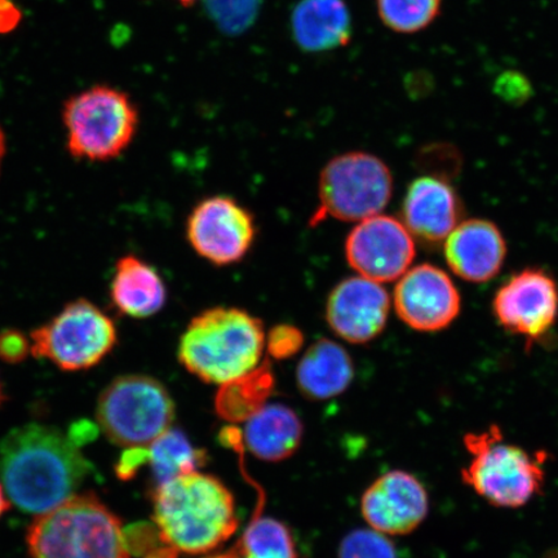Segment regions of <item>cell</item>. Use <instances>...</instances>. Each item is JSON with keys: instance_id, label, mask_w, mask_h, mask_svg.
I'll return each mask as SVG.
<instances>
[{"instance_id": "cell-22", "label": "cell", "mask_w": 558, "mask_h": 558, "mask_svg": "<svg viewBox=\"0 0 558 558\" xmlns=\"http://www.w3.org/2000/svg\"><path fill=\"white\" fill-rule=\"evenodd\" d=\"M276 386L269 361L240 378L221 384L215 399L216 413L229 423H246L268 403Z\"/></svg>"}, {"instance_id": "cell-1", "label": "cell", "mask_w": 558, "mask_h": 558, "mask_svg": "<svg viewBox=\"0 0 558 558\" xmlns=\"http://www.w3.org/2000/svg\"><path fill=\"white\" fill-rule=\"evenodd\" d=\"M93 473L75 438L51 425L25 424L0 441V483L23 512L51 511L74 497Z\"/></svg>"}, {"instance_id": "cell-34", "label": "cell", "mask_w": 558, "mask_h": 558, "mask_svg": "<svg viewBox=\"0 0 558 558\" xmlns=\"http://www.w3.org/2000/svg\"><path fill=\"white\" fill-rule=\"evenodd\" d=\"M179 2L185 7L192 5L193 3L197 2V0H179Z\"/></svg>"}, {"instance_id": "cell-13", "label": "cell", "mask_w": 558, "mask_h": 558, "mask_svg": "<svg viewBox=\"0 0 558 558\" xmlns=\"http://www.w3.org/2000/svg\"><path fill=\"white\" fill-rule=\"evenodd\" d=\"M395 308L411 329L441 331L457 319L462 299L442 269L421 264L404 274L395 290Z\"/></svg>"}, {"instance_id": "cell-26", "label": "cell", "mask_w": 558, "mask_h": 558, "mask_svg": "<svg viewBox=\"0 0 558 558\" xmlns=\"http://www.w3.org/2000/svg\"><path fill=\"white\" fill-rule=\"evenodd\" d=\"M339 558H397L393 543L374 529H355L344 536Z\"/></svg>"}, {"instance_id": "cell-28", "label": "cell", "mask_w": 558, "mask_h": 558, "mask_svg": "<svg viewBox=\"0 0 558 558\" xmlns=\"http://www.w3.org/2000/svg\"><path fill=\"white\" fill-rule=\"evenodd\" d=\"M303 344V332L292 325H277L268 333V352L276 360L294 357Z\"/></svg>"}, {"instance_id": "cell-29", "label": "cell", "mask_w": 558, "mask_h": 558, "mask_svg": "<svg viewBox=\"0 0 558 558\" xmlns=\"http://www.w3.org/2000/svg\"><path fill=\"white\" fill-rule=\"evenodd\" d=\"M32 355V340L23 331L7 329L0 331V360L17 365Z\"/></svg>"}, {"instance_id": "cell-30", "label": "cell", "mask_w": 558, "mask_h": 558, "mask_svg": "<svg viewBox=\"0 0 558 558\" xmlns=\"http://www.w3.org/2000/svg\"><path fill=\"white\" fill-rule=\"evenodd\" d=\"M20 13L10 0H0V33L11 31L17 24Z\"/></svg>"}, {"instance_id": "cell-16", "label": "cell", "mask_w": 558, "mask_h": 558, "mask_svg": "<svg viewBox=\"0 0 558 558\" xmlns=\"http://www.w3.org/2000/svg\"><path fill=\"white\" fill-rule=\"evenodd\" d=\"M463 208L448 181L422 177L410 184L403 201V225L411 235L435 246L451 234L462 218Z\"/></svg>"}, {"instance_id": "cell-12", "label": "cell", "mask_w": 558, "mask_h": 558, "mask_svg": "<svg viewBox=\"0 0 558 558\" xmlns=\"http://www.w3.org/2000/svg\"><path fill=\"white\" fill-rule=\"evenodd\" d=\"M349 265L374 282H392L410 268L415 257L413 235L403 222L376 215L355 227L345 242Z\"/></svg>"}, {"instance_id": "cell-21", "label": "cell", "mask_w": 558, "mask_h": 558, "mask_svg": "<svg viewBox=\"0 0 558 558\" xmlns=\"http://www.w3.org/2000/svg\"><path fill=\"white\" fill-rule=\"evenodd\" d=\"M303 435V423L294 410L282 403L265 404L246 422L244 445L255 458L277 463L294 456Z\"/></svg>"}, {"instance_id": "cell-32", "label": "cell", "mask_w": 558, "mask_h": 558, "mask_svg": "<svg viewBox=\"0 0 558 558\" xmlns=\"http://www.w3.org/2000/svg\"><path fill=\"white\" fill-rule=\"evenodd\" d=\"M205 558H241V556L239 554V550H236V548L234 547L233 549H230L229 553L208 556Z\"/></svg>"}, {"instance_id": "cell-3", "label": "cell", "mask_w": 558, "mask_h": 558, "mask_svg": "<svg viewBox=\"0 0 558 558\" xmlns=\"http://www.w3.org/2000/svg\"><path fill=\"white\" fill-rule=\"evenodd\" d=\"M264 347L259 318L239 308L216 306L187 325L179 341L178 359L202 381L221 386L259 366Z\"/></svg>"}, {"instance_id": "cell-24", "label": "cell", "mask_w": 558, "mask_h": 558, "mask_svg": "<svg viewBox=\"0 0 558 558\" xmlns=\"http://www.w3.org/2000/svg\"><path fill=\"white\" fill-rule=\"evenodd\" d=\"M235 548L241 558H298L290 530L271 518L251 522Z\"/></svg>"}, {"instance_id": "cell-14", "label": "cell", "mask_w": 558, "mask_h": 558, "mask_svg": "<svg viewBox=\"0 0 558 558\" xmlns=\"http://www.w3.org/2000/svg\"><path fill=\"white\" fill-rule=\"evenodd\" d=\"M361 512L376 532L408 535L428 518L429 495L414 474L390 471L375 480L362 495Z\"/></svg>"}, {"instance_id": "cell-18", "label": "cell", "mask_w": 558, "mask_h": 558, "mask_svg": "<svg viewBox=\"0 0 558 558\" xmlns=\"http://www.w3.org/2000/svg\"><path fill=\"white\" fill-rule=\"evenodd\" d=\"M110 300L123 316L149 318L166 305V284L151 265L135 255H125L116 264Z\"/></svg>"}, {"instance_id": "cell-11", "label": "cell", "mask_w": 558, "mask_h": 558, "mask_svg": "<svg viewBox=\"0 0 558 558\" xmlns=\"http://www.w3.org/2000/svg\"><path fill=\"white\" fill-rule=\"evenodd\" d=\"M498 323L527 345L547 337L558 318V286L546 270L526 268L501 286L494 298Z\"/></svg>"}, {"instance_id": "cell-27", "label": "cell", "mask_w": 558, "mask_h": 558, "mask_svg": "<svg viewBox=\"0 0 558 558\" xmlns=\"http://www.w3.org/2000/svg\"><path fill=\"white\" fill-rule=\"evenodd\" d=\"M494 93L505 102L521 107L532 99L534 89L526 75L508 70L495 81Z\"/></svg>"}, {"instance_id": "cell-15", "label": "cell", "mask_w": 558, "mask_h": 558, "mask_svg": "<svg viewBox=\"0 0 558 558\" xmlns=\"http://www.w3.org/2000/svg\"><path fill=\"white\" fill-rule=\"evenodd\" d=\"M390 311L388 292L365 277H351L331 291L326 320L340 339L366 344L386 329Z\"/></svg>"}, {"instance_id": "cell-7", "label": "cell", "mask_w": 558, "mask_h": 558, "mask_svg": "<svg viewBox=\"0 0 558 558\" xmlns=\"http://www.w3.org/2000/svg\"><path fill=\"white\" fill-rule=\"evenodd\" d=\"M29 337L35 359L70 373L101 364L118 344L113 318L87 299L70 302Z\"/></svg>"}, {"instance_id": "cell-4", "label": "cell", "mask_w": 558, "mask_h": 558, "mask_svg": "<svg viewBox=\"0 0 558 558\" xmlns=\"http://www.w3.org/2000/svg\"><path fill=\"white\" fill-rule=\"evenodd\" d=\"M463 444L470 459L460 471V478L487 505L518 509L543 493L547 452H530L507 441L497 424L470 432L464 435Z\"/></svg>"}, {"instance_id": "cell-10", "label": "cell", "mask_w": 558, "mask_h": 558, "mask_svg": "<svg viewBox=\"0 0 558 558\" xmlns=\"http://www.w3.org/2000/svg\"><path fill=\"white\" fill-rule=\"evenodd\" d=\"M187 241L215 265L239 263L256 239L253 214L229 197H211L194 207L186 222Z\"/></svg>"}, {"instance_id": "cell-17", "label": "cell", "mask_w": 558, "mask_h": 558, "mask_svg": "<svg viewBox=\"0 0 558 558\" xmlns=\"http://www.w3.org/2000/svg\"><path fill=\"white\" fill-rule=\"evenodd\" d=\"M507 246L504 234L492 221L472 219L460 222L445 243L450 269L464 281H492L504 267Z\"/></svg>"}, {"instance_id": "cell-23", "label": "cell", "mask_w": 558, "mask_h": 558, "mask_svg": "<svg viewBox=\"0 0 558 558\" xmlns=\"http://www.w3.org/2000/svg\"><path fill=\"white\" fill-rule=\"evenodd\" d=\"M144 465L151 471V492L183 474L198 471L206 452L195 449L179 429L171 428L143 449Z\"/></svg>"}, {"instance_id": "cell-9", "label": "cell", "mask_w": 558, "mask_h": 558, "mask_svg": "<svg viewBox=\"0 0 558 558\" xmlns=\"http://www.w3.org/2000/svg\"><path fill=\"white\" fill-rule=\"evenodd\" d=\"M320 206L314 220L329 215L341 221H364L379 215L393 192L392 172L368 153L335 157L319 178Z\"/></svg>"}, {"instance_id": "cell-2", "label": "cell", "mask_w": 558, "mask_h": 558, "mask_svg": "<svg viewBox=\"0 0 558 558\" xmlns=\"http://www.w3.org/2000/svg\"><path fill=\"white\" fill-rule=\"evenodd\" d=\"M160 538L178 553L207 554L239 529L233 494L219 478L198 471L151 492Z\"/></svg>"}, {"instance_id": "cell-8", "label": "cell", "mask_w": 558, "mask_h": 558, "mask_svg": "<svg viewBox=\"0 0 558 558\" xmlns=\"http://www.w3.org/2000/svg\"><path fill=\"white\" fill-rule=\"evenodd\" d=\"M68 149L74 158L105 162L120 157L136 134L138 113L130 97L96 86L65 104Z\"/></svg>"}, {"instance_id": "cell-5", "label": "cell", "mask_w": 558, "mask_h": 558, "mask_svg": "<svg viewBox=\"0 0 558 558\" xmlns=\"http://www.w3.org/2000/svg\"><path fill=\"white\" fill-rule=\"evenodd\" d=\"M32 558H130L122 521L94 493L76 494L35 519Z\"/></svg>"}, {"instance_id": "cell-19", "label": "cell", "mask_w": 558, "mask_h": 558, "mask_svg": "<svg viewBox=\"0 0 558 558\" xmlns=\"http://www.w3.org/2000/svg\"><path fill=\"white\" fill-rule=\"evenodd\" d=\"M291 29L304 51L335 50L351 40V13L344 0H302L292 13Z\"/></svg>"}, {"instance_id": "cell-31", "label": "cell", "mask_w": 558, "mask_h": 558, "mask_svg": "<svg viewBox=\"0 0 558 558\" xmlns=\"http://www.w3.org/2000/svg\"><path fill=\"white\" fill-rule=\"evenodd\" d=\"M11 507L10 499L7 497V493L4 490V487L2 483H0V519H2V515L9 511Z\"/></svg>"}, {"instance_id": "cell-33", "label": "cell", "mask_w": 558, "mask_h": 558, "mask_svg": "<svg viewBox=\"0 0 558 558\" xmlns=\"http://www.w3.org/2000/svg\"><path fill=\"white\" fill-rule=\"evenodd\" d=\"M5 155V136L2 128H0V167H2L3 158Z\"/></svg>"}, {"instance_id": "cell-6", "label": "cell", "mask_w": 558, "mask_h": 558, "mask_svg": "<svg viewBox=\"0 0 558 558\" xmlns=\"http://www.w3.org/2000/svg\"><path fill=\"white\" fill-rule=\"evenodd\" d=\"M96 418L111 444L148 448L171 429L174 402L162 383L148 375L118 376L97 400Z\"/></svg>"}, {"instance_id": "cell-20", "label": "cell", "mask_w": 558, "mask_h": 558, "mask_svg": "<svg viewBox=\"0 0 558 558\" xmlns=\"http://www.w3.org/2000/svg\"><path fill=\"white\" fill-rule=\"evenodd\" d=\"M353 376L351 355L329 339L312 344L296 368L299 390L312 401H326L344 393Z\"/></svg>"}, {"instance_id": "cell-25", "label": "cell", "mask_w": 558, "mask_h": 558, "mask_svg": "<svg viewBox=\"0 0 558 558\" xmlns=\"http://www.w3.org/2000/svg\"><path fill=\"white\" fill-rule=\"evenodd\" d=\"M442 0H376L388 29L402 34L424 31L438 17Z\"/></svg>"}, {"instance_id": "cell-35", "label": "cell", "mask_w": 558, "mask_h": 558, "mask_svg": "<svg viewBox=\"0 0 558 558\" xmlns=\"http://www.w3.org/2000/svg\"><path fill=\"white\" fill-rule=\"evenodd\" d=\"M5 400V396H4V392H3V387H2V383H0V404H2Z\"/></svg>"}]
</instances>
